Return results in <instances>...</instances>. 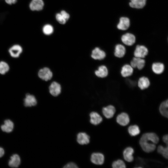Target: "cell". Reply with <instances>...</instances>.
I'll return each mask as SVG.
<instances>
[{
    "instance_id": "obj_12",
    "label": "cell",
    "mask_w": 168,
    "mask_h": 168,
    "mask_svg": "<svg viewBox=\"0 0 168 168\" xmlns=\"http://www.w3.org/2000/svg\"><path fill=\"white\" fill-rule=\"evenodd\" d=\"M130 21L129 19L126 17H121L117 25V28L120 30H126L129 27Z\"/></svg>"
},
{
    "instance_id": "obj_30",
    "label": "cell",
    "mask_w": 168,
    "mask_h": 168,
    "mask_svg": "<svg viewBox=\"0 0 168 168\" xmlns=\"http://www.w3.org/2000/svg\"><path fill=\"white\" fill-rule=\"evenodd\" d=\"M53 26L49 24L45 25L43 28V31L44 33L47 35H51L53 33Z\"/></svg>"
},
{
    "instance_id": "obj_17",
    "label": "cell",
    "mask_w": 168,
    "mask_h": 168,
    "mask_svg": "<svg viewBox=\"0 0 168 168\" xmlns=\"http://www.w3.org/2000/svg\"><path fill=\"white\" fill-rule=\"evenodd\" d=\"M44 3L42 0H32L29 7L32 11H40L42 9Z\"/></svg>"
},
{
    "instance_id": "obj_29",
    "label": "cell",
    "mask_w": 168,
    "mask_h": 168,
    "mask_svg": "<svg viewBox=\"0 0 168 168\" xmlns=\"http://www.w3.org/2000/svg\"><path fill=\"white\" fill-rule=\"evenodd\" d=\"M9 67L8 64L5 62H0V74H4L9 70Z\"/></svg>"
},
{
    "instance_id": "obj_13",
    "label": "cell",
    "mask_w": 168,
    "mask_h": 168,
    "mask_svg": "<svg viewBox=\"0 0 168 168\" xmlns=\"http://www.w3.org/2000/svg\"><path fill=\"white\" fill-rule=\"evenodd\" d=\"M126 49L125 47L122 44H118L115 47L114 55L118 58H122L125 55Z\"/></svg>"
},
{
    "instance_id": "obj_16",
    "label": "cell",
    "mask_w": 168,
    "mask_h": 168,
    "mask_svg": "<svg viewBox=\"0 0 168 168\" xmlns=\"http://www.w3.org/2000/svg\"><path fill=\"white\" fill-rule=\"evenodd\" d=\"M21 162L20 156L15 154L12 155L8 162L9 166L12 168L18 167L20 164Z\"/></svg>"
},
{
    "instance_id": "obj_27",
    "label": "cell",
    "mask_w": 168,
    "mask_h": 168,
    "mask_svg": "<svg viewBox=\"0 0 168 168\" xmlns=\"http://www.w3.org/2000/svg\"><path fill=\"white\" fill-rule=\"evenodd\" d=\"M159 110L162 115L168 118V99L161 104Z\"/></svg>"
},
{
    "instance_id": "obj_33",
    "label": "cell",
    "mask_w": 168,
    "mask_h": 168,
    "mask_svg": "<svg viewBox=\"0 0 168 168\" xmlns=\"http://www.w3.org/2000/svg\"><path fill=\"white\" fill-rule=\"evenodd\" d=\"M78 167L75 163L72 162H69L66 164L63 168H77Z\"/></svg>"
},
{
    "instance_id": "obj_1",
    "label": "cell",
    "mask_w": 168,
    "mask_h": 168,
    "mask_svg": "<svg viewBox=\"0 0 168 168\" xmlns=\"http://www.w3.org/2000/svg\"><path fill=\"white\" fill-rule=\"evenodd\" d=\"M159 141L158 136L154 133H147L141 136L139 144L142 149L147 153L153 151L156 147V144Z\"/></svg>"
},
{
    "instance_id": "obj_15",
    "label": "cell",
    "mask_w": 168,
    "mask_h": 168,
    "mask_svg": "<svg viewBox=\"0 0 168 168\" xmlns=\"http://www.w3.org/2000/svg\"><path fill=\"white\" fill-rule=\"evenodd\" d=\"M104 116L107 119L112 118L115 112V107L112 105H109L103 107L102 110Z\"/></svg>"
},
{
    "instance_id": "obj_21",
    "label": "cell",
    "mask_w": 168,
    "mask_h": 168,
    "mask_svg": "<svg viewBox=\"0 0 168 168\" xmlns=\"http://www.w3.org/2000/svg\"><path fill=\"white\" fill-rule=\"evenodd\" d=\"M14 127V124L13 122L7 119L4 121V123L1 126V128L3 132L9 133L12 131Z\"/></svg>"
},
{
    "instance_id": "obj_18",
    "label": "cell",
    "mask_w": 168,
    "mask_h": 168,
    "mask_svg": "<svg viewBox=\"0 0 168 168\" xmlns=\"http://www.w3.org/2000/svg\"><path fill=\"white\" fill-rule=\"evenodd\" d=\"M77 141L81 145L86 144L90 142V137L86 133L80 132L77 135Z\"/></svg>"
},
{
    "instance_id": "obj_34",
    "label": "cell",
    "mask_w": 168,
    "mask_h": 168,
    "mask_svg": "<svg viewBox=\"0 0 168 168\" xmlns=\"http://www.w3.org/2000/svg\"><path fill=\"white\" fill-rule=\"evenodd\" d=\"M60 13L66 21L69 19L70 17L69 14L65 11H61Z\"/></svg>"
},
{
    "instance_id": "obj_28",
    "label": "cell",
    "mask_w": 168,
    "mask_h": 168,
    "mask_svg": "<svg viewBox=\"0 0 168 168\" xmlns=\"http://www.w3.org/2000/svg\"><path fill=\"white\" fill-rule=\"evenodd\" d=\"M128 130L130 135L133 136H137L140 133L139 128L136 125L130 126L128 128Z\"/></svg>"
},
{
    "instance_id": "obj_2",
    "label": "cell",
    "mask_w": 168,
    "mask_h": 168,
    "mask_svg": "<svg viewBox=\"0 0 168 168\" xmlns=\"http://www.w3.org/2000/svg\"><path fill=\"white\" fill-rule=\"evenodd\" d=\"M162 140L166 144V146L159 145L157 148V151L165 158L168 159V134L163 136Z\"/></svg>"
},
{
    "instance_id": "obj_23",
    "label": "cell",
    "mask_w": 168,
    "mask_h": 168,
    "mask_svg": "<svg viewBox=\"0 0 168 168\" xmlns=\"http://www.w3.org/2000/svg\"><path fill=\"white\" fill-rule=\"evenodd\" d=\"M165 69L164 64L159 62H155L152 65V69L155 73L160 74L163 72Z\"/></svg>"
},
{
    "instance_id": "obj_19",
    "label": "cell",
    "mask_w": 168,
    "mask_h": 168,
    "mask_svg": "<svg viewBox=\"0 0 168 168\" xmlns=\"http://www.w3.org/2000/svg\"><path fill=\"white\" fill-rule=\"evenodd\" d=\"M133 68L130 65L125 64L121 68V74L123 77H125L131 76L133 74Z\"/></svg>"
},
{
    "instance_id": "obj_31",
    "label": "cell",
    "mask_w": 168,
    "mask_h": 168,
    "mask_svg": "<svg viewBox=\"0 0 168 168\" xmlns=\"http://www.w3.org/2000/svg\"><path fill=\"white\" fill-rule=\"evenodd\" d=\"M112 166L114 168H124L126 167V165L122 160H118L113 162Z\"/></svg>"
},
{
    "instance_id": "obj_22",
    "label": "cell",
    "mask_w": 168,
    "mask_h": 168,
    "mask_svg": "<svg viewBox=\"0 0 168 168\" xmlns=\"http://www.w3.org/2000/svg\"><path fill=\"white\" fill-rule=\"evenodd\" d=\"M94 73L97 77L103 78L108 76V71L105 66L101 65L99 67L98 70H96Z\"/></svg>"
},
{
    "instance_id": "obj_9",
    "label": "cell",
    "mask_w": 168,
    "mask_h": 168,
    "mask_svg": "<svg viewBox=\"0 0 168 168\" xmlns=\"http://www.w3.org/2000/svg\"><path fill=\"white\" fill-rule=\"evenodd\" d=\"M91 160L92 163L95 164L101 165L104 163V156L100 153H93L91 156Z\"/></svg>"
},
{
    "instance_id": "obj_7",
    "label": "cell",
    "mask_w": 168,
    "mask_h": 168,
    "mask_svg": "<svg viewBox=\"0 0 168 168\" xmlns=\"http://www.w3.org/2000/svg\"><path fill=\"white\" fill-rule=\"evenodd\" d=\"M145 61L143 58L133 57L130 62V65L133 68H137L141 70L145 66Z\"/></svg>"
},
{
    "instance_id": "obj_6",
    "label": "cell",
    "mask_w": 168,
    "mask_h": 168,
    "mask_svg": "<svg viewBox=\"0 0 168 168\" xmlns=\"http://www.w3.org/2000/svg\"><path fill=\"white\" fill-rule=\"evenodd\" d=\"M105 52L98 47L93 49L91 54V57L95 60H102L106 57Z\"/></svg>"
},
{
    "instance_id": "obj_11",
    "label": "cell",
    "mask_w": 168,
    "mask_h": 168,
    "mask_svg": "<svg viewBox=\"0 0 168 168\" xmlns=\"http://www.w3.org/2000/svg\"><path fill=\"white\" fill-rule=\"evenodd\" d=\"M116 121L120 125L125 126L129 123L130 119L128 115L125 113L123 112L117 116Z\"/></svg>"
},
{
    "instance_id": "obj_32",
    "label": "cell",
    "mask_w": 168,
    "mask_h": 168,
    "mask_svg": "<svg viewBox=\"0 0 168 168\" xmlns=\"http://www.w3.org/2000/svg\"><path fill=\"white\" fill-rule=\"evenodd\" d=\"M56 18L57 20L60 24H65L67 21L60 13H58L56 14Z\"/></svg>"
},
{
    "instance_id": "obj_14",
    "label": "cell",
    "mask_w": 168,
    "mask_h": 168,
    "mask_svg": "<svg viewBox=\"0 0 168 168\" xmlns=\"http://www.w3.org/2000/svg\"><path fill=\"white\" fill-rule=\"evenodd\" d=\"M37 102L35 96L29 94H27L24 99V105L26 107H31L36 105Z\"/></svg>"
},
{
    "instance_id": "obj_35",
    "label": "cell",
    "mask_w": 168,
    "mask_h": 168,
    "mask_svg": "<svg viewBox=\"0 0 168 168\" xmlns=\"http://www.w3.org/2000/svg\"><path fill=\"white\" fill-rule=\"evenodd\" d=\"M17 0H4L5 2L9 5H11L15 4L17 2Z\"/></svg>"
},
{
    "instance_id": "obj_24",
    "label": "cell",
    "mask_w": 168,
    "mask_h": 168,
    "mask_svg": "<svg viewBox=\"0 0 168 168\" xmlns=\"http://www.w3.org/2000/svg\"><path fill=\"white\" fill-rule=\"evenodd\" d=\"M133 153L134 150L132 147H128L126 148L123 152V156L125 160L129 162L132 161L133 160Z\"/></svg>"
},
{
    "instance_id": "obj_10",
    "label": "cell",
    "mask_w": 168,
    "mask_h": 168,
    "mask_svg": "<svg viewBox=\"0 0 168 168\" xmlns=\"http://www.w3.org/2000/svg\"><path fill=\"white\" fill-rule=\"evenodd\" d=\"M8 51L11 57L14 58H17L22 53V48L19 44H15L9 48Z\"/></svg>"
},
{
    "instance_id": "obj_4",
    "label": "cell",
    "mask_w": 168,
    "mask_h": 168,
    "mask_svg": "<svg viewBox=\"0 0 168 168\" xmlns=\"http://www.w3.org/2000/svg\"><path fill=\"white\" fill-rule=\"evenodd\" d=\"M53 75L51 71L47 67L41 69L38 73L39 77L41 79L45 81L50 80L53 77Z\"/></svg>"
},
{
    "instance_id": "obj_36",
    "label": "cell",
    "mask_w": 168,
    "mask_h": 168,
    "mask_svg": "<svg viewBox=\"0 0 168 168\" xmlns=\"http://www.w3.org/2000/svg\"><path fill=\"white\" fill-rule=\"evenodd\" d=\"M5 151L2 147H0V158L2 157L4 155Z\"/></svg>"
},
{
    "instance_id": "obj_3",
    "label": "cell",
    "mask_w": 168,
    "mask_h": 168,
    "mask_svg": "<svg viewBox=\"0 0 168 168\" xmlns=\"http://www.w3.org/2000/svg\"><path fill=\"white\" fill-rule=\"evenodd\" d=\"M148 52V49L145 46L138 45L134 51L133 55L135 57L143 58L147 55Z\"/></svg>"
},
{
    "instance_id": "obj_8",
    "label": "cell",
    "mask_w": 168,
    "mask_h": 168,
    "mask_svg": "<svg viewBox=\"0 0 168 168\" xmlns=\"http://www.w3.org/2000/svg\"><path fill=\"white\" fill-rule=\"evenodd\" d=\"M49 92L53 96H56L60 94L61 87L60 84L56 82H53L49 87Z\"/></svg>"
},
{
    "instance_id": "obj_5",
    "label": "cell",
    "mask_w": 168,
    "mask_h": 168,
    "mask_svg": "<svg viewBox=\"0 0 168 168\" xmlns=\"http://www.w3.org/2000/svg\"><path fill=\"white\" fill-rule=\"evenodd\" d=\"M121 40L125 45L131 46L135 43L136 37L133 34L127 33L122 35L121 37Z\"/></svg>"
},
{
    "instance_id": "obj_20",
    "label": "cell",
    "mask_w": 168,
    "mask_h": 168,
    "mask_svg": "<svg viewBox=\"0 0 168 168\" xmlns=\"http://www.w3.org/2000/svg\"><path fill=\"white\" fill-rule=\"evenodd\" d=\"M150 82L149 79L145 76L140 77L138 81V86L142 90L148 88L150 86Z\"/></svg>"
},
{
    "instance_id": "obj_26",
    "label": "cell",
    "mask_w": 168,
    "mask_h": 168,
    "mask_svg": "<svg viewBox=\"0 0 168 168\" xmlns=\"http://www.w3.org/2000/svg\"><path fill=\"white\" fill-rule=\"evenodd\" d=\"M146 0H130L129 6L133 8L141 9L146 5Z\"/></svg>"
},
{
    "instance_id": "obj_25",
    "label": "cell",
    "mask_w": 168,
    "mask_h": 168,
    "mask_svg": "<svg viewBox=\"0 0 168 168\" xmlns=\"http://www.w3.org/2000/svg\"><path fill=\"white\" fill-rule=\"evenodd\" d=\"M90 122L91 124L96 125L100 124L102 121V118L97 113L92 112L90 114Z\"/></svg>"
}]
</instances>
